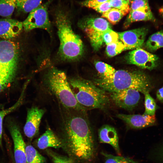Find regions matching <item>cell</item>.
<instances>
[{
    "mask_svg": "<svg viewBox=\"0 0 163 163\" xmlns=\"http://www.w3.org/2000/svg\"><path fill=\"white\" fill-rule=\"evenodd\" d=\"M67 110L64 127L68 148L78 159L90 161L95 156V148L91 129L85 116V111Z\"/></svg>",
    "mask_w": 163,
    "mask_h": 163,
    "instance_id": "cell-1",
    "label": "cell"
},
{
    "mask_svg": "<svg viewBox=\"0 0 163 163\" xmlns=\"http://www.w3.org/2000/svg\"><path fill=\"white\" fill-rule=\"evenodd\" d=\"M94 83L110 93L133 89L144 94L149 93L153 88L149 77L140 70H116L112 75L107 78L97 79Z\"/></svg>",
    "mask_w": 163,
    "mask_h": 163,
    "instance_id": "cell-2",
    "label": "cell"
},
{
    "mask_svg": "<svg viewBox=\"0 0 163 163\" xmlns=\"http://www.w3.org/2000/svg\"><path fill=\"white\" fill-rule=\"evenodd\" d=\"M55 20L59 41V54L65 60L73 61L79 59L84 51L80 37L73 31L68 12L59 8L55 12Z\"/></svg>",
    "mask_w": 163,
    "mask_h": 163,
    "instance_id": "cell-3",
    "label": "cell"
},
{
    "mask_svg": "<svg viewBox=\"0 0 163 163\" xmlns=\"http://www.w3.org/2000/svg\"><path fill=\"white\" fill-rule=\"evenodd\" d=\"M68 80L77 102L84 110L104 109L109 104L110 99L106 92L94 83L77 77Z\"/></svg>",
    "mask_w": 163,
    "mask_h": 163,
    "instance_id": "cell-4",
    "label": "cell"
},
{
    "mask_svg": "<svg viewBox=\"0 0 163 163\" xmlns=\"http://www.w3.org/2000/svg\"><path fill=\"white\" fill-rule=\"evenodd\" d=\"M45 84L66 109L85 111L77 102L64 72L51 68L46 75Z\"/></svg>",
    "mask_w": 163,
    "mask_h": 163,
    "instance_id": "cell-5",
    "label": "cell"
},
{
    "mask_svg": "<svg viewBox=\"0 0 163 163\" xmlns=\"http://www.w3.org/2000/svg\"><path fill=\"white\" fill-rule=\"evenodd\" d=\"M18 48L9 40H0V93L14 81L17 72Z\"/></svg>",
    "mask_w": 163,
    "mask_h": 163,
    "instance_id": "cell-6",
    "label": "cell"
},
{
    "mask_svg": "<svg viewBox=\"0 0 163 163\" xmlns=\"http://www.w3.org/2000/svg\"><path fill=\"white\" fill-rule=\"evenodd\" d=\"M78 25L84 31L95 51L100 48L104 43L103 36L104 33L111 28L109 22L102 18H84L79 21Z\"/></svg>",
    "mask_w": 163,
    "mask_h": 163,
    "instance_id": "cell-7",
    "label": "cell"
},
{
    "mask_svg": "<svg viewBox=\"0 0 163 163\" xmlns=\"http://www.w3.org/2000/svg\"><path fill=\"white\" fill-rule=\"evenodd\" d=\"M52 1L49 0L45 3H41L29 13L27 18L22 22L23 27L25 31L40 28L50 32L51 24L48 8Z\"/></svg>",
    "mask_w": 163,
    "mask_h": 163,
    "instance_id": "cell-8",
    "label": "cell"
},
{
    "mask_svg": "<svg viewBox=\"0 0 163 163\" xmlns=\"http://www.w3.org/2000/svg\"><path fill=\"white\" fill-rule=\"evenodd\" d=\"M158 59L157 56L141 48L129 52L126 57L128 63L149 70H152L157 66Z\"/></svg>",
    "mask_w": 163,
    "mask_h": 163,
    "instance_id": "cell-9",
    "label": "cell"
},
{
    "mask_svg": "<svg viewBox=\"0 0 163 163\" xmlns=\"http://www.w3.org/2000/svg\"><path fill=\"white\" fill-rule=\"evenodd\" d=\"M110 96L116 106L129 110L137 105L140 98L139 92L133 89L110 93Z\"/></svg>",
    "mask_w": 163,
    "mask_h": 163,
    "instance_id": "cell-10",
    "label": "cell"
},
{
    "mask_svg": "<svg viewBox=\"0 0 163 163\" xmlns=\"http://www.w3.org/2000/svg\"><path fill=\"white\" fill-rule=\"evenodd\" d=\"M148 31L147 28L142 27L118 33L119 39L124 46V50L142 47Z\"/></svg>",
    "mask_w": 163,
    "mask_h": 163,
    "instance_id": "cell-11",
    "label": "cell"
},
{
    "mask_svg": "<svg viewBox=\"0 0 163 163\" xmlns=\"http://www.w3.org/2000/svg\"><path fill=\"white\" fill-rule=\"evenodd\" d=\"M45 110L37 107H33L27 111L26 121L24 128L25 134L32 139L38 133L42 118Z\"/></svg>",
    "mask_w": 163,
    "mask_h": 163,
    "instance_id": "cell-12",
    "label": "cell"
},
{
    "mask_svg": "<svg viewBox=\"0 0 163 163\" xmlns=\"http://www.w3.org/2000/svg\"><path fill=\"white\" fill-rule=\"evenodd\" d=\"M9 129L13 143L15 163H26L25 144L19 127L12 123L10 125Z\"/></svg>",
    "mask_w": 163,
    "mask_h": 163,
    "instance_id": "cell-13",
    "label": "cell"
},
{
    "mask_svg": "<svg viewBox=\"0 0 163 163\" xmlns=\"http://www.w3.org/2000/svg\"><path fill=\"white\" fill-rule=\"evenodd\" d=\"M117 116L125 122L129 127L135 129H141L153 126L156 121L155 115L120 113L117 114Z\"/></svg>",
    "mask_w": 163,
    "mask_h": 163,
    "instance_id": "cell-14",
    "label": "cell"
},
{
    "mask_svg": "<svg viewBox=\"0 0 163 163\" xmlns=\"http://www.w3.org/2000/svg\"><path fill=\"white\" fill-rule=\"evenodd\" d=\"M23 28L22 22L11 18L0 19V37L5 39L14 37Z\"/></svg>",
    "mask_w": 163,
    "mask_h": 163,
    "instance_id": "cell-15",
    "label": "cell"
},
{
    "mask_svg": "<svg viewBox=\"0 0 163 163\" xmlns=\"http://www.w3.org/2000/svg\"><path fill=\"white\" fill-rule=\"evenodd\" d=\"M98 138L100 142L110 144L116 152L120 154L119 138L114 127L109 125H104L98 131Z\"/></svg>",
    "mask_w": 163,
    "mask_h": 163,
    "instance_id": "cell-16",
    "label": "cell"
},
{
    "mask_svg": "<svg viewBox=\"0 0 163 163\" xmlns=\"http://www.w3.org/2000/svg\"><path fill=\"white\" fill-rule=\"evenodd\" d=\"M37 146L39 149H44L48 147L63 148L64 145L52 129L48 128L38 139Z\"/></svg>",
    "mask_w": 163,
    "mask_h": 163,
    "instance_id": "cell-17",
    "label": "cell"
},
{
    "mask_svg": "<svg viewBox=\"0 0 163 163\" xmlns=\"http://www.w3.org/2000/svg\"><path fill=\"white\" fill-rule=\"evenodd\" d=\"M146 21H155V18L151 10L130 11L124 23V26L126 28L134 22Z\"/></svg>",
    "mask_w": 163,
    "mask_h": 163,
    "instance_id": "cell-18",
    "label": "cell"
},
{
    "mask_svg": "<svg viewBox=\"0 0 163 163\" xmlns=\"http://www.w3.org/2000/svg\"><path fill=\"white\" fill-rule=\"evenodd\" d=\"M145 47L147 50L154 52L163 47V30L157 32L151 35L146 42Z\"/></svg>",
    "mask_w": 163,
    "mask_h": 163,
    "instance_id": "cell-19",
    "label": "cell"
},
{
    "mask_svg": "<svg viewBox=\"0 0 163 163\" xmlns=\"http://www.w3.org/2000/svg\"><path fill=\"white\" fill-rule=\"evenodd\" d=\"M43 0H17L16 10L18 13L30 12L42 3Z\"/></svg>",
    "mask_w": 163,
    "mask_h": 163,
    "instance_id": "cell-20",
    "label": "cell"
},
{
    "mask_svg": "<svg viewBox=\"0 0 163 163\" xmlns=\"http://www.w3.org/2000/svg\"><path fill=\"white\" fill-rule=\"evenodd\" d=\"M26 163H46L45 158L32 145L26 146Z\"/></svg>",
    "mask_w": 163,
    "mask_h": 163,
    "instance_id": "cell-21",
    "label": "cell"
},
{
    "mask_svg": "<svg viewBox=\"0 0 163 163\" xmlns=\"http://www.w3.org/2000/svg\"><path fill=\"white\" fill-rule=\"evenodd\" d=\"M17 0H0V16L11 18L16 9Z\"/></svg>",
    "mask_w": 163,
    "mask_h": 163,
    "instance_id": "cell-22",
    "label": "cell"
},
{
    "mask_svg": "<svg viewBox=\"0 0 163 163\" xmlns=\"http://www.w3.org/2000/svg\"><path fill=\"white\" fill-rule=\"evenodd\" d=\"M128 13L126 11L111 8L107 11L102 14L101 17L106 18L110 23L114 24Z\"/></svg>",
    "mask_w": 163,
    "mask_h": 163,
    "instance_id": "cell-23",
    "label": "cell"
},
{
    "mask_svg": "<svg viewBox=\"0 0 163 163\" xmlns=\"http://www.w3.org/2000/svg\"><path fill=\"white\" fill-rule=\"evenodd\" d=\"M144 95L145 110L143 114L150 116L155 115L156 110L159 108V107L149 93H146Z\"/></svg>",
    "mask_w": 163,
    "mask_h": 163,
    "instance_id": "cell-24",
    "label": "cell"
},
{
    "mask_svg": "<svg viewBox=\"0 0 163 163\" xmlns=\"http://www.w3.org/2000/svg\"><path fill=\"white\" fill-rule=\"evenodd\" d=\"M95 65L96 70L101 75V78H107L112 75L116 71L113 67L102 62L98 61Z\"/></svg>",
    "mask_w": 163,
    "mask_h": 163,
    "instance_id": "cell-25",
    "label": "cell"
},
{
    "mask_svg": "<svg viewBox=\"0 0 163 163\" xmlns=\"http://www.w3.org/2000/svg\"><path fill=\"white\" fill-rule=\"evenodd\" d=\"M104 163H138L132 159L119 156H115L102 152Z\"/></svg>",
    "mask_w": 163,
    "mask_h": 163,
    "instance_id": "cell-26",
    "label": "cell"
},
{
    "mask_svg": "<svg viewBox=\"0 0 163 163\" xmlns=\"http://www.w3.org/2000/svg\"><path fill=\"white\" fill-rule=\"evenodd\" d=\"M125 46L120 41L107 45L106 51L107 55L109 57H113L120 53L124 50Z\"/></svg>",
    "mask_w": 163,
    "mask_h": 163,
    "instance_id": "cell-27",
    "label": "cell"
},
{
    "mask_svg": "<svg viewBox=\"0 0 163 163\" xmlns=\"http://www.w3.org/2000/svg\"><path fill=\"white\" fill-rule=\"evenodd\" d=\"M46 151L53 163H75L72 159L67 156L59 154L50 149Z\"/></svg>",
    "mask_w": 163,
    "mask_h": 163,
    "instance_id": "cell-28",
    "label": "cell"
},
{
    "mask_svg": "<svg viewBox=\"0 0 163 163\" xmlns=\"http://www.w3.org/2000/svg\"><path fill=\"white\" fill-rule=\"evenodd\" d=\"M130 11H151L148 0H131L130 1Z\"/></svg>",
    "mask_w": 163,
    "mask_h": 163,
    "instance_id": "cell-29",
    "label": "cell"
},
{
    "mask_svg": "<svg viewBox=\"0 0 163 163\" xmlns=\"http://www.w3.org/2000/svg\"><path fill=\"white\" fill-rule=\"evenodd\" d=\"M130 0H109L108 2L111 8L129 13L130 11Z\"/></svg>",
    "mask_w": 163,
    "mask_h": 163,
    "instance_id": "cell-30",
    "label": "cell"
},
{
    "mask_svg": "<svg viewBox=\"0 0 163 163\" xmlns=\"http://www.w3.org/2000/svg\"><path fill=\"white\" fill-rule=\"evenodd\" d=\"M22 96H21L17 102L11 107L7 109L0 111V146L1 147L2 146V123L4 118L6 115L12 111L20 105L22 101Z\"/></svg>",
    "mask_w": 163,
    "mask_h": 163,
    "instance_id": "cell-31",
    "label": "cell"
},
{
    "mask_svg": "<svg viewBox=\"0 0 163 163\" xmlns=\"http://www.w3.org/2000/svg\"><path fill=\"white\" fill-rule=\"evenodd\" d=\"M118 33L114 31L111 28L106 31L103 36V42L107 45L113 43L119 40Z\"/></svg>",
    "mask_w": 163,
    "mask_h": 163,
    "instance_id": "cell-32",
    "label": "cell"
},
{
    "mask_svg": "<svg viewBox=\"0 0 163 163\" xmlns=\"http://www.w3.org/2000/svg\"><path fill=\"white\" fill-rule=\"evenodd\" d=\"M111 8L108 1L99 4L92 9L100 13H103L107 11Z\"/></svg>",
    "mask_w": 163,
    "mask_h": 163,
    "instance_id": "cell-33",
    "label": "cell"
},
{
    "mask_svg": "<svg viewBox=\"0 0 163 163\" xmlns=\"http://www.w3.org/2000/svg\"><path fill=\"white\" fill-rule=\"evenodd\" d=\"M108 1L109 0H85L82 2L80 4L82 6L92 8L97 5Z\"/></svg>",
    "mask_w": 163,
    "mask_h": 163,
    "instance_id": "cell-34",
    "label": "cell"
},
{
    "mask_svg": "<svg viewBox=\"0 0 163 163\" xmlns=\"http://www.w3.org/2000/svg\"><path fill=\"white\" fill-rule=\"evenodd\" d=\"M156 97L158 101L161 103H163V86L157 91Z\"/></svg>",
    "mask_w": 163,
    "mask_h": 163,
    "instance_id": "cell-35",
    "label": "cell"
},
{
    "mask_svg": "<svg viewBox=\"0 0 163 163\" xmlns=\"http://www.w3.org/2000/svg\"><path fill=\"white\" fill-rule=\"evenodd\" d=\"M158 11L160 14L163 17V6L160 8Z\"/></svg>",
    "mask_w": 163,
    "mask_h": 163,
    "instance_id": "cell-36",
    "label": "cell"
},
{
    "mask_svg": "<svg viewBox=\"0 0 163 163\" xmlns=\"http://www.w3.org/2000/svg\"><path fill=\"white\" fill-rule=\"evenodd\" d=\"M160 155L162 159L163 160V147L160 151Z\"/></svg>",
    "mask_w": 163,
    "mask_h": 163,
    "instance_id": "cell-37",
    "label": "cell"
}]
</instances>
